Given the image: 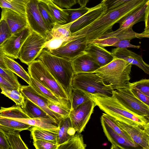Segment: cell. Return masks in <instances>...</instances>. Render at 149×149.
Segmentation results:
<instances>
[{"instance_id": "cell-7", "label": "cell", "mask_w": 149, "mask_h": 149, "mask_svg": "<svg viewBox=\"0 0 149 149\" xmlns=\"http://www.w3.org/2000/svg\"><path fill=\"white\" fill-rule=\"evenodd\" d=\"M112 95L123 106L135 114L149 118V106L144 103L132 93L130 88L114 90Z\"/></svg>"}, {"instance_id": "cell-27", "label": "cell", "mask_w": 149, "mask_h": 149, "mask_svg": "<svg viewBox=\"0 0 149 149\" xmlns=\"http://www.w3.org/2000/svg\"><path fill=\"white\" fill-rule=\"evenodd\" d=\"M46 4L56 23L62 24L68 23L69 14L65 9L58 7L51 0Z\"/></svg>"}, {"instance_id": "cell-41", "label": "cell", "mask_w": 149, "mask_h": 149, "mask_svg": "<svg viewBox=\"0 0 149 149\" xmlns=\"http://www.w3.org/2000/svg\"><path fill=\"white\" fill-rule=\"evenodd\" d=\"M0 75L7 80L16 88L20 90L22 85L19 83L17 77L11 71L0 67Z\"/></svg>"}, {"instance_id": "cell-20", "label": "cell", "mask_w": 149, "mask_h": 149, "mask_svg": "<svg viewBox=\"0 0 149 149\" xmlns=\"http://www.w3.org/2000/svg\"><path fill=\"white\" fill-rule=\"evenodd\" d=\"M85 52L92 57L100 67L108 64L115 58L112 52L93 43L88 45Z\"/></svg>"}, {"instance_id": "cell-26", "label": "cell", "mask_w": 149, "mask_h": 149, "mask_svg": "<svg viewBox=\"0 0 149 149\" xmlns=\"http://www.w3.org/2000/svg\"><path fill=\"white\" fill-rule=\"evenodd\" d=\"M3 59L8 69L22 78L29 85L30 84L31 77L22 66L14 59L5 55L3 56Z\"/></svg>"}, {"instance_id": "cell-57", "label": "cell", "mask_w": 149, "mask_h": 149, "mask_svg": "<svg viewBox=\"0 0 149 149\" xmlns=\"http://www.w3.org/2000/svg\"><path fill=\"white\" fill-rule=\"evenodd\" d=\"M103 0H102V1H103Z\"/></svg>"}, {"instance_id": "cell-53", "label": "cell", "mask_w": 149, "mask_h": 149, "mask_svg": "<svg viewBox=\"0 0 149 149\" xmlns=\"http://www.w3.org/2000/svg\"><path fill=\"white\" fill-rule=\"evenodd\" d=\"M4 55L1 46H0V67L4 69H8L4 61L3 56Z\"/></svg>"}, {"instance_id": "cell-31", "label": "cell", "mask_w": 149, "mask_h": 149, "mask_svg": "<svg viewBox=\"0 0 149 149\" xmlns=\"http://www.w3.org/2000/svg\"><path fill=\"white\" fill-rule=\"evenodd\" d=\"M22 109L30 118L40 117L51 118L40 108L28 99H25L24 105Z\"/></svg>"}, {"instance_id": "cell-34", "label": "cell", "mask_w": 149, "mask_h": 149, "mask_svg": "<svg viewBox=\"0 0 149 149\" xmlns=\"http://www.w3.org/2000/svg\"><path fill=\"white\" fill-rule=\"evenodd\" d=\"M90 99V93L83 90L72 88L70 110L75 109L79 105Z\"/></svg>"}, {"instance_id": "cell-46", "label": "cell", "mask_w": 149, "mask_h": 149, "mask_svg": "<svg viewBox=\"0 0 149 149\" xmlns=\"http://www.w3.org/2000/svg\"><path fill=\"white\" fill-rule=\"evenodd\" d=\"M33 145L36 149H57L58 147L56 143L39 139L33 141Z\"/></svg>"}, {"instance_id": "cell-15", "label": "cell", "mask_w": 149, "mask_h": 149, "mask_svg": "<svg viewBox=\"0 0 149 149\" xmlns=\"http://www.w3.org/2000/svg\"><path fill=\"white\" fill-rule=\"evenodd\" d=\"M116 121L119 125L128 134L134 143L142 149H149V125L143 127Z\"/></svg>"}, {"instance_id": "cell-9", "label": "cell", "mask_w": 149, "mask_h": 149, "mask_svg": "<svg viewBox=\"0 0 149 149\" xmlns=\"http://www.w3.org/2000/svg\"><path fill=\"white\" fill-rule=\"evenodd\" d=\"M38 0H28L25 6L28 26L31 30L47 38L50 31L45 23L38 8Z\"/></svg>"}, {"instance_id": "cell-35", "label": "cell", "mask_w": 149, "mask_h": 149, "mask_svg": "<svg viewBox=\"0 0 149 149\" xmlns=\"http://www.w3.org/2000/svg\"><path fill=\"white\" fill-rule=\"evenodd\" d=\"M1 93L13 100L16 105L22 108L24 105L25 99L20 90L11 89L0 84Z\"/></svg>"}, {"instance_id": "cell-38", "label": "cell", "mask_w": 149, "mask_h": 149, "mask_svg": "<svg viewBox=\"0 0 149 149\" xmlns=\"http://www.w3.org/2000/svg\"><path fill=\"white\" fill-rule=\"evenodd\" d=\"M101 117L116 132L127 140L134 142L127 132L119 125L116 119L105 113H102Z\"/></svg>"}, {"instance_id": "cell-39", "label": "cell", "mask_w": 149, "mask_h": 149, "mask_svg": "<svg viewBox=\"0 0 149 149\" xmlns=\"http://www.w3.org/2000/svg\"><path fill=\"white\" fill-rule=\"evenodd\" d=\"M38 8L40 14L46 26L50 31L56 22L51 15L46 4L39 1Z\"/></svg>"}, {"instance_id": "cell-23", "label": "cell", "mask_w": 149, "mask_h": 149, "mask_svg": "<svg viewBox=\"0 0 149 149\" xmlns=\"http://www.w3.org/2000/svg\"><path fill=\"white\" fill-rule=\"evenodd\" d=\"M31 79L30 85L39 94L50 101L70 110L71 104L69 102L57 97L36 80L31 77Z\"/></svg>"}, {"instance_id": "cell-52", "label": "cell", "mask_w": 149, "mask_h": 149, "mask_svg": "<svg viewBox=\"0 0 149 149\" xmlns=\"http://www.w3.org/2000/svg\"><path fill=\"white\" fill-rule=\"evenodd\" d=\"M0 84L11 89H16L7 80L0 75Z\"/></svg>"}, {"instance_id": "cell-21", "label": "cell", "mask_w": 149, "mask_h": 149, "mask_svg": "<svg viewBox=\"0 0 149 149\" xmlns=\"http://www.w3.org/2000/svg\"><path fill=\"white\" fill-rule=\"evenodd\" d=\"M111 52L116 58L136 65L146 73L149 74V65L143 61L141 56L126 48H116L113 49Z\"/></svg>"}, {"instance_id": "cell-55", "label": "cell", "mask_w": 149, "mask_h": 149, "mask_svg": "<svg viewBox=\"0 0 149 149\" xmlns=\"http://www.w3.org/2000/svg\"><path fill=\"white\" fill-rule=\"evenodd\" d=\"M90 0H77V2L79 5L80 7L86 6Z\"/></svg>"}, {"instance_id": "cell-17", "label": "cell", "mask_w": 149, "mask_h": 149, "mask_svg": "<svg viewBox=\"0 0 149 149\" xmlns=\"http://www.w3.org/2000/svg\"><path fill=\"white\" fill-rule=\"evenodd\" d=\"M106 9L101 3L91 9L85 14L73 22L70 30L72 33L87 26L105 13Z\"/></svg>"}, {"instance_id": "cell-32", "label": "cell", "mask_w": 149, "mask_h": 149, "mask_svg": "<svg viewBox=\"0 0 149 149\" xmlns=\"http://www.w3.org/2000/svg\"><path fill=\"white\" fill-rule=\"evenodd\" d=\"M28 0H0V7L7 8L26 16L25 6Z\"/></svg>"}, {"instance_id": "cell-29", "label": "cell", "mask_w": 149, "mask_h": 149, "mask_svg": "<svg viewBox=\"0 0 149 149\" xmlns=\"http://www.w3.org/2000/svg\"><path fill=\"white\" fill-rule=\"evenodd\" d=\"M72 22L63 24L56 23L46 38L47 41L54 38H70L72 36L70 28Z\"/></svg>"}, {"instance_id": "cell-4", "label": "cell", "mask_w": 149, "mask_h": 149, "mask_svg": "<svg viewBox=\"0 0 149 149\" xmlns=\"http://www.w3.org/2000/svg\"><path fill=\"white\" fill-rule=\"evenodd\" d=\"M132 65L123 59L115 57L110 62L94 72L101 78L104 84L110 86L113 90L130 88Z\"/></svg>"}, {"instance_id": "cell-6", "label": "cell", "mask_w": 149, "mask_h": 149, "mask_svg": "<svg viewBox=\"0 0 149 149\" xmlns=\"http://www.w3.org/2000/svg\"><path fill=\"white\" fill-rule=\"evenodd\" d=\"M72 86L90 94L98 93L112 95L114 90L110 85L105 84L101 78L94 72H82L74 74Z\"/></svg>"}, {"instance_id": "cell-2", "label": "cell", "mask_w": 149, "mask_h": 149, "mask_svg": "<svg viewBox=\"0 0 149 149\" xmlns=\"http://www.w3.org/2000/svg\"><path fill=\"white\" fill-rule=\"evenodd\" d=\"M91 99L102 111L116 120L132 125L145 127L149 125V118L136 115L123 106L113 95L90 94Z\"/></svg>"}, {"instance_id": "cell-5", "label": "cell", "mask_w": 149, "mask_h": 149, "mask_svg": "<svg viewBox=\"0 0 149 149\" xmlns=\"http://www.w3.org/2000/svg\"><path fill=\"white\" fill-rule=\"evenodd\" d=\"M28 66V73L31 77L39 82L57 97L70 103L66 92L41 61L35 60Z\"/></svg>"}, {"instance_id": "cell-45", "label": "cell", "mask_w": 149, "mask_h": 149, "mask_svg": "<svg viewBox=\"0 0 149 149\" xmlns=\"http://www.w3.org/2000/svg\"><path fill=\"white\" fill-rule=\"evenodd\" d=\"M48 108L54 112L60 115L63 118L68 117L70 110L49 101Z\"/></svg>"}, {"instance_id": "cell-24", "label": "cell", "mask_w": 149, "mask_h": 149, "mask_svg": "<svg viewBox=\"0 0 149 149\" xmlns=\"http://www.w3.org/2000/svg\"><path fill=\"white\" fill-rule=\"evenodd\" d=\"M57 144H61L68 140L76 133L69 117L63 118L58 125Z\"/></svg>"}, {"instance_id": "cell-18", "label": "cell", "mask_w": 149, "mask_h": 149, "mask_svg": "<svg viewBox=\"0 0 149 149\" xmlns=\"http://www.w3.org/2000/svg\"><path fill=\"white\" fill-rule=\"evenodd\" d=\"M1 18L5 20L12 35L20 32L28 26L26 17L9 9L2 8Z\"/></svg>"}, {"instance_id": "cell-1", "label": "cell", "mask_w": 149, "mask_h": 149, "mask_svg": "<svg viewBox=\"0 0 149 149\" xmlns=\"http://www.w3.org/2000/svg\"><path fill=\"white\" fill-rule=\"evenodd\" d=\"M149 0H131L105 14L72 36L77 38L85 37L88 44L106 33L112 31L113 25L123 17Z\"/></svg>"}, {"instance_id": "cell-33", "label": "cell", "mask_w": 149, "mask_h": 149, "mask_svg": "<svg viewBox=\"0 0 149 149\" xmlns=\"http://www.w3.org/2000/svg\"><path fill=\"white\" fill-rule=\"evenodd\" d=\"M0 117L11 118H30L22 108L17 105L8 108L1 107L0 109Z\"/></svg>"}, {"instance_id": "cell-50", "label": "cell", "mask_w": 149, "mask_h": 149, "mask_svg": "<svg viewBox=\"0 0 149 149\" xmlns=\"http://www.w3.org/2000/svg\"><path fill=\"white\" fill-rule=\"evenodd\" d=\"M130 89L136 97L147 105L149 106V96L136 89L134 88Z\"/></svg>"}, {"instance_id": "cell-22", "label": "cell", "mask_w": 149, "mask_h": 149, "mask_svg": "<svg viewBox=\"0 0 149 149\" xmlns=\"http://www.w3.org/2000/svg\"><path fill=\"white\" fill-rule=\"evenodd\" d=\"M71 61L75 74L82 72H94L100 67L92 57L85 52Z\"/></svg>"}, {"instance_id": "cell-47", "label": "cell", "mask_w": 149, "mask_h": 149, "mask_svg": "<svg viewBox=\"0 0 149 149\" xmlns=\"http://www.w3.org/2000/svg\"><path fill=\"white\" fill-rule=\"evenodd\" d=\"M131 0H103L101 3L105 7L106 12L117 8Z\"/></svg>"}, {"instance_id": "cell-25", "label": "cell", "mask_w": 149, "mask_h": 149, "mask_svg": "<svg viewBox=\"0 0 149 149\" xmlns=\"http://www.w3.org/2000/svg\"><path fill=\"white\" fill-rule=\"evenodd\" d=\"M31 125L57 132L58 128L55 121L50 118H12Z\"/></svg>"}, {"instance_id": "cell-37", "label": "cell", "mask_w": 149, "mask_h": 149, "mask_svg": "<svg viewBox=\"0 0 149 149\" xmlns=\"http://www.w3.org/2000/svg\"><path fill=\"white\" fill-rule=\"evenodd\" d=\"M17 131H9L6 135L11 149H28Z\"/></svg>"}, {"instance_id": "cell-28", "label": "cell", "mask_w": 149, "mask_h": 149, "mask_svg": "<svg viewBox=\"0 0 149 149\" xmlns=\"http://www.w3.org/2000/svg\"><path fill=\"white\" fill-rule=\"evenodd\" d=\"M29 130L33 141L42 140L57 143V132L34 126L31 127Z\"/></svg>"}, {"instance_id": "cell-36", "label": "cell", "mask_w": 149, "mask_h": 149, "mask_svg": "<svg viewBox=\"0 0 149 149\" xmlns=\"http://www.w3.org/2000/svg\"><path fill=\"white\" fill-rule=\"evenodd\" d=\"M0 124L13 131L21 132L29 130L31 126L11 118L0 117Z\"/></svg>"}, {"instance_id": "cell-42", "label": "cell", "mask_w": 149, "mask_h": 149, "mask_svg": "<svg viewBox=\"0 0 149 149\" xmlns=\"http://www.w3.org/2000/svg\"><path fill=\"white\" fill-rule=\"evenodd\" d=\"M70 37L69 38H52L46 42L43 49H45L49 52L57 49L69 41Z\"/></svg>"}, {"instance_id": "cell-56", "label": "cell", "mask_w": 149, "mask_h": 149, "mask_svg": "<svg viewBox=\"0 0 149 149\" xmlns=\"http://www.w3.org/2000/svg\"><path fill=\"white\" fill-rule=\"evenodd\" d=\"M38 1L42 2L43 3H47V2L51 1V0H38Z\"/></svg>"}, {"instance_id": "cell-40", "label": "cell", "mask_w": 149, "mask_h": 149, "mask_svg": "<svg viewBox=\"0 0 149 149\" xmlns=\"http://www.w3.org/2000/svg\"><path fill=\"white\" fill-rule=\"evenodd\" d=\"M91 8L83 6L77 9H65L69 14L68 23L72 22L76 20L87 13Z\"/></svg>"}, {"instance_id": "cell-30", "label": "cell", "mask_w": 149, "mask_h": 149, "mask_svg": "<svg viewBox=\"0 0 149 149\" xmlns=\"http://www.w3.org/2000/svg\"><path fill=\"white\" fill-rule=\"evenodd\" d=\"M86 145L83 136L77 132L64 143L58 145L57 149H85Z\"/></svg>"}, {"instance_id": "cell-10", "label": "cell", "mask_w": 149, "mask_h": 149, "mask_svg": "<svg viewBox=\"0 0 149 149\" xmlns=\"http://www.w3.org/2000/svg\"><path fill=\"white\" fill-rule=\"evenodd\" d=\"M95 106V102L91 99L70 110L68 117L76 132L81 133L84 130Z\"/></svg>"}, {"instance_id": "cell-48", "label": "cell", "mask_w": 149, "mask_h": 149, "mask_svg": "<svg viewBox=\"0 0 149 149\" xmlns=\"http://www.w3.org/2000/svg\"><path fill=\"white\" fill-rule=\"evenodd\" d=\"M52 1L61 8H70L77 3V0H51Z\"/></svg>"}, {"instance_id": "cell-43", "label": "cell", "mask_w": 149, "mask_h": 149, "mask_svg": "<svg viewBox=\"0 0 149 149\" xmlns=\"http://www.w3.org/2000/svg\"><path fill=\"white\" fill-rule=\"evenodd\" d=\"M130 88L138 90L149 96V79H142L138 81L131 83Z\"/></svg>"}, {"instance_id": "cell-49", "label": "cell", "mask_w": 149, "mask_h": 149, "mask_svg": "<svg viewBox=\"0 0 149 149\" xmlns=\"http://www.w3.org/2000/svg\"><path fill=\"white\" fill-rule=\"evenodd\" d=\"M130 40H120L114 44L112 46L116 47V48H140V46H136L132 45L130 43Z\"/></svg>"}, {"instance_id": "cell-11", "label": "cell", "mask_w": 149, "mask_h": 149, "mask_svg": "<svg viewBox=\"0 0 149 149\" xmlns=\"http://www.w3.org/2000/svg\"><path fill=\"white\" fill-rule=\"evenodd\" d=\"M149 0L136 8L127 15L122 18L118 22L119 28L116 30L107 33L102 36V38L110 37L132 29L135 24L145 21L146 16L149 13Z\"/></svg>"}, {"instance_id": "cell-12", "label": "cell", "mask_w": 149, "mask_h": 149, "mask_svg": "<svg viewBox=\"0 0 149 149\" xmlns=\"http://www.w3.org/2000/svg\"><path fill=\"white\" fill-rule=\"evenodd\" d=\"M88 44L86 38L81 37L70 40L58 48L49 52L55 56L71 61L85 53Z\"/></svg>"}, {"instance_id": "cell-3", "label": "cell", "mask_w": 149, "mask_h": 149, "mask_svg": "<svg viewBox=\"0 0 149 149\" xmlns=\"http://www.w3.org/2000/svg\"><path fill=\"white\" fill-rule=\"evenodd\" d=\"M66 93L71 104L72 81L74 73L72 61L43 49L37 57Z\"/></svg>"}, {"instance_id": "cell-14", "label": "cell", "mask_w": 149, "mask_h": 149, "mask_svg": "<svg viewBox=\"0 0 149 149\" xmlns=\"http://www.w3.org/2000/svg\"><path fill=\"white\" fill-rule=\"evenodd\" d=\"M20 91L25 99H28L35 104L44 111L58 125L63 117L54 112L48 107L50 101L38 93L30 85L21 86Z\"/></svg>"}, {"instance_id": "cell-16", "label": "cell", "mask_w": 149, "mask_h": 149, "mask_svg": "<svg viewBox=\"0 0 149 149\" xmlns=\"http://www.w3.org/2000/svg\"><path fill=\"white\" fill-rule=\"evenodd\" d=\"M100 121L103 131L111 143V149H142L136 143L128 141L116 132L101 117Z\"/></svg>"}, {"instance_id": "cell-13", "label": "cell", "mask_w": 149, "mask_h": 149, "mask_svg": "<svg viewBox=\"0 0 149 149\" xmlns=\"http://www.w3.org/2000/svg\"><path fill=\"white\" fill-rule=\"evenodd\" d=\"M32 32L28 26L20 32L12 34L1 45L5 55L13 59L18 58L22 45Z\"/></svg>"}, {"instance_id": "cell-54", "label": "cell", "mask_w": 149, "mask_h": 149, "mask_svg": "<svg viewBox=\"0 0 149 149\" xmlns=\"http://www.w3.org/2000/svg\"><path fill=\"white\" fill-rule=\"evenodd\" d=\"M9 131H13L9 128L0 124V131L4 133L6 135Z\"/></svg>"}, {"instance_id": "cell-44", "label": "cell", "mask_w": 149, "mask_h": 149, "mask_svg": "<svg viewBox=\"0 0 149 149\" xmlns=\"http://www.w3.org/2000/svg\"><path fill=\"white\" fill-rule=\"evenodd\" d=\"M12 35L10 28L4 19H0V46Z\"/></svg>"}, {"instance_id": "cell-51", "label": "cell", "mask_w": 149, "mask_h": 149, "mask_svg": "<svg viewBox=\"0 0 149 149\" xmlns=\"http://www.w3.org/2000/svg\"><path fill=\"white\" fill-rule=\"evenodd\" d=\"M0 149H11L6 134L0 131Z\"/></svg>"}, {"instance_id": "cell-8", "label": "cell", "mask_w": 149, "mask_h": 149, "mask_svg": "<svg viewBox=\"0 0 149 149\" xmlns=\"http://www.w3.org/2000/svg\"><path fill=\"white\" fill-rule=\"evenodd\" d=\"M47 41L46 38L32 31L22 45L18 58L29 65L39 55Z\"/></svg>"}, {"instance_id": "cell-19", "label": "cell", "mask_w": 149, "mask_h": 149, "mask_svg": "<svg viewBox=\"0 0 149 149\" xmlns=\"http://www.w3.org/2000/svg\"><path fill=\"white\" fill-rule=\"evenodd\" d=\"M149 33L144 31L141 33L135 32L132 29L127 30L123 32L116 34L109 37L100 38L95 40L92 43L96 44L103 47L112 46V45L120 40H129L138 38H149Z\"/></svg>"}]
</instances>
